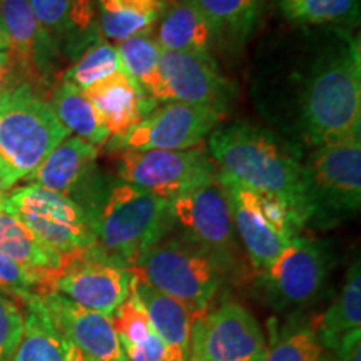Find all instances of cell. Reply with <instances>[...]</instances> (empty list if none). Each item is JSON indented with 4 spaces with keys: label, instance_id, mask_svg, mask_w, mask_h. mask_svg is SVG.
I'll return each mask as SVG.
<instances>
[{
    "label": "cell",
    "instance_id": "1",
    "mask_svg": "<svg viewBox=\"0 0 361 361\" xmlns=\"http://www.w3.org/2000/svg\"><path fill=\"white\" fill-rule=\"evenodd\" d=\"M256 107L298 151L361 135V45L351 29L298 27L259 52Z\"/></svg>",
    "mask_w": 361,
    "mask_h": 361
},
{
    "label": "cell",
    "instance_id": "2",
    "mask_svg": "<svg viewBox=\"0 0 361 361\" xmlns=\"http://www.w3.org/2000/svg\"><path fill=\"white\" fill-rule=\"evenodd\" d=\"M218 173L286 202L310 223V202L301 152L281 135L258 124L239 121L216 128L207 139Z\"/></svg>",
    "mask_w": 361,
    "mask_h": 361
},
{
    "label": "cell",
    "instance_id": "3",
    "mask_svg": "<svg viewBox=\"0 0 361 361\" xmlns=\"http://www.w3.org/2000/svg\"><path fill=\"white\" fill-rule=\"evenodd\" d=\"M89 214L97 250L129 269L174 224L169 201L121 179L101 189Z\"/></svg>",
    "mask_w": 361,
    "mask_h": 361
},
{
    "label": "cell",
    "instance_id": "4",
    "mask_svg": "<svg viewBox=\"0 0 361 361\" xmlns=\"http://www.w3.org/2000/svg\"><path fill=\"white\" fill-rule=\"evenodd\" d=\"M72 135L39 89L19 82L0 97V191H8Z\"/></svg>",
    "mask_w": 361,
    "mask_h": 361
},
{
    "label": "cell",
    "instance_id": "5",
    "mask_svg": "<svg viewBox=\"0 0 361 361\" xmlns=\"http://www.w3.org/2000/svg\"><path fill=\"white\" fill-rule=\"evenodd\" d=\"M133 271L179 301L194 322L213 310L224 278L218 264L188 238H162L144 252Z\"/></svg>",
    "mask_w": 361,
    "mask_h": 361
},
{
    "label": "cell",
    "instance_id": "6",
    "mask_svg": "<svg viewBox=\"0 0 361 361\" xmlns=\"http://www.w3.org/2000/svg\"><path fill=\"white\" fill-rule=\"evenodd\" d=\"M216 180L228 201L239 245L251 268L261 274L293 238L300 236L303 219L286 202L241 186L218 169Z\"/></svg>",
    "mask_w": 361,
    "mask_h": 361
},
{
    "label": "cell",
    "instance_id": "7",
    "mask_svg": "<svg viewBox=\"0 0 361 361\" xmlns=\"http://www.w3.org/2000/svg\"><path fill=\"white\" fill-rule=\"evenodd\" d=\"M4 213L13 216L45 246L67 259L96 246L90 214L71 197L35 184L4 196Z\"/></svg>",
    "mask_w": 361,
    "mask_h": 361
},
{
    "label": "cell",
    "instance_id": "8",
    "mask_svg": "<svg viewBox=\"0 0 361 361\" xmlns=\"http://www.w3.org/2000/svg\"><path fill=\"white\" fill-rule=\"evenodd\" d=\"M310 223L353 216L361 204V139L311 149L303 161Z\"/></svg>",
    "mask_w": 361,
    "mask_h": 361
},
{
    "label": "cell",
    "instance_id": "9",
    "mask_svg": "<svg viewBox=\"0 0 361 361\" xmlns=\"http://www.w3.org/2000/svg\"><path fill=\"white\" fill-rule=\"evenodd\" d=\"M174 224L218 264L223 276L239 278L243 271L241 245L234 231L231 211L223 189L214 180L207 186L171 201Z\"/></svg>",
    "mask_w": 361,
    "mask_h": 361
},
{
    "label": "cell",
    "instance_id": "10",
    "mask_svg": "<svg viewBox=\"0 0 361 361\" xmlns=\"http://www.w3.org/2000/svg\"><path fill=\"white\" fill-rule=\"evenodd\" d=\"M119 152V179L169 202L216 178V166L202 144L184 151Z\"/></svg>",
    "mask_w": 361,
    "mask_h": 361
},
{
    "label": "cell",
    "instance_id": "11",
    "mask_svg": "<svg viewBox=\"0 0 361 361\" xmlns=\"http://www.w3.org/2000/svg\"><path fill=\"white\" fill-rule=\"evenodd\" d=\"M224 112L183 102H162L137 126L107 144L112 151H184L200 146Z\"/></svg>",
    "mask_w": 361,
    "mask_h": 361
},
{
    "label": "cell",
    "instance_id": "12",
    "mask_svg": "<svg viewBox=\"0 0 361 361\" xmlns=\"http://www.w3.org/2000/svg\"><path fill=\"white\" fill-rule=\"evenodd\" d=\"M134 278L133 269L107 258L94 246L67 258L49 291L59 293L82 308L112 316L133 293Z\"/></svg>",
    "mask_w": 361,
    "mask_h": 361
},
{
    "label": "cell",
    "instance_id": "13",
    "mask_svg": "<svg viewBox=\"0 0 361 361\" xmlns=\"http://www.w3.org/2000/svg\"><path fill=\"white\" fill-rule=\"evenodd\" d=\"M329 273L326 246L316 239L293 238L276 259L259 274L269 303L281 311L305 308L313 303Z\"/></svg>",
    "mask_w": 361,
    "mask_h": 361
},
{
    "label": "cell",
    "instance_id": "14",
    "mask_svg": "<svg viewBox=\"0 0 361 361\" xmlns=\"http://www.w3.org/2000/svg\"><path fill=\"white\" fill-rule=\"evenodd\" d=\"M236 84L221 74L211 56L162 51L157 69L156 102H183L224 112L236 97Z\"/></svg>",
    "mask_w": 361,
    "mask_h": 361
},
{
    "label": "cell",
    "instance_id": "15",
    "mask_svg": "<svg viewBox=\"0 0 361 361\" xmlns=\"http://www.w3.org/2000/svg\"><path fill=\"white\" fill-rule=\"evenodd\" d=\"M266 336L243 305L228 301L192 324L194 361H264Z\"/></svg>",
    "mask_w": 361,
    "mask_h": 361
},
{
    "label": "cell",
    "instance_id": "16",
    "mask_svg": "<svg viewBox=\"0 0 361 361\" xmlns=\"http://www.w3.org/2000/svg\"><path fill=\"white\" fill-rule=\"evenodd\" d=\"M99 149L78 135H69L27 176L25 183L64 194L89 213L102 189L97 173Z\"/></svg>",
    "mask_w": 361,
    "mask_h": 361
},
{
    "label": "cell",
    "instance_id": "17",
    "mask_svg": "<svg viewBox=\"0 0 361 361\" xmlns=\"http://www.w3.org/2000/svg\"><path fill=\"white\" fill-rule=\"evenodd\" d=\"M0 22L11 42L20 78H24L22 80L34 87L35 84H47L61 52L39 24L29 0H0Z\"/></svg>",
    "mask_w": 361,
    "mask_h": 361
},
{
    "label": "cell",
    "instance_id": "18",
    "mask_svg": "<svg viewBox=\"0 0 361 361\" xmlns=\"http://www.w3.org/2000/svg\"><path fill=\"white\" fill-rule=\"evenodd\" d=\"M42 298L61 335L89 361H126L112 316L82 308L54 291Z\"/></svg>",
    "mask_w": 361,
    "mask_h": 361
},
{
    "label": "cell",
    "instance_id": "19",
    "mask_svg": "<svg viewBox=\"0 0 361 361\" xmlns=\"http://www.w3.org/2000/svg\"><path fill=\"white\" fill-rule=\"evenodd\" d=\"M101 116L111 137H119L137 126L156 107V101L144 92L124 71L99 80L82 90Z\"/></svg>",
    "mask_w": 361,
    "mask_h": 361
},
{
    "label": "cell",
    "instance_id": "20",
    "mask_svg": "<svg viewBox=\"0 0 361 361\" xmlns=\"http://www.w3.org/2000/svg\"><path fill=\"white\" fill-rule=\"evenodd\" d=\"M29 4L59 52L78 56L99 34L96 0H29Z\"/></svg>",
    "mask_w": 361,
    "mask_h": 361
},
{
    "label": "cell",
    "instance_id": "21",
    "mask_svg": "<svg viewBox=\"0 0 361 361\" xmlns=\"http://www.w3.org/2000/svg\"><path fill=\"white\" fill-rule=\"evenodd\" d=\"M133 291L137 295L152 328L164 343L166 361H189L191 356V335L194 319L179 301L161 293L135 274Z\"/></svg>",
    "mask_w": 361,
    "mask_h": 361
},
{
    "label": "cell",
    "instance_id": "22",
    "mask_svg": "<svg viewBox=\"0 0 361 361\" xmlns=\"http://www.w3.org/2000/svg\"><path fill=\"white\" fill-rule=\"evenodd\" d=\"M156 40L162 51L211 56L214 34L206 16L191 0H171L157 20Z\"/></svg>",
    "mask_w": 361,
    "mask_h": 361
},
{
    "label": "cell",
    "instance_id": "23",
    "mask_svg": "<svg viewBox=\"0 0 361 361\" xmlns=\"http://www.w3.org/2000/svg\"><path fill=\"white\" fill-rule=\"evenodd\" d=\"M0 252L35 274L44 284V293L51 290L54 278L66 261L45 246L19 219L7 213L0 214Z\"/></svg>",
    "mask_w": 361,
    "mask_h": 361
},
{
    "label": "cell",
    "instance_id": "24",
    "mask_svg": "<svg viewBox=\"0 0 361 361\" xmlns=\"http://www.w3.org/2000/svg\"><path fill=\"white\" fill-rule=\"evenodd\" d=\"M204 13L214 42L238 51L258 27L264 0H191Z\"/></svg>",
    "mask_w": 361,
    "mask_h": 361
},
{
    "label": "cell",
    "instance_id": "25",
    "mask_svg": "<svg viewBox=\"0 0 361 361\" xmlns=\"http://www.w3.org/2000/svg\"><path fill=\"white\" fill-rule=\"evenodd\" d=\"M126 361H166L168 351L152 328L141 301L133 291L112 314Z\"/></svg>",
    "mask_w": 361,
    "mask_h": 361
},
{
    "label": "cell",
    "instance_id": "26",
    "mask_svg": "<svg viewBox=\"0 0 361 361\" xmlns=\"http://www.w3.org/2000/svg\"><path fill=\"white\" fill-rule=\"evenodd\" d=\"M24 306V333L11 361H66V340L42 295L29 296Z\"/></svg>",
    "mask_w": 361,
    "mask_h": 361
},
{
    "label": "cell",
    "instance_id": "27",
    "mask_svg": "<svg viewBox=\"0 0 361 361\" xmlns=\"http://www.w3.org/2000/svg\"><path fill=\"white\" fill-rule=\"evenodd\" d=\"M326 353L313 323L300 313L283 323L269 319L264 361H328Z\"/></svg>",
    "mask_w": 361,
    "mask_h": 361
},
{
    "label": "cell",
    "instance_id": "28",
    "mask_svg": "<svg viewBox=\"0 0 361 361\" xmlns=\"http://www.w3.org/2000/svg\"><path fill=\"white\" fill-rule=\"evenodd\" d=\"M319 340L328 351L335 350L346 333L361 328V269L360 261L350 266L341 291L328 310L313 323Z\"/></svg>",
    "mask_w": 361,
    "mask_h": 361
},
{
    "label": "cell",
    "instance_id": "29",
    "mask_svg": "<svg viewBox=\"0 0 361 361\" xmlns=\"http://www.w3.org/2000/svg\"><path fill=\"white\" fill-rule=\"evenodd\" d=\"M276 12L295 27H343L360 24V0H273Z\"/></svg>",
    "mask_w": 361,
    "mask_h": 361
},
{
    "label": "cell",
    "instance_id": "30",
    "mask_svg": "<svg viewBox=\"0 0 361 361\" xmlns=\"http://www.w3.org/2000/svg\"><path fill=\"white\" fill-rule=\"evenodd\" d=\"M49 104L56 112L57 119L64 124L66 129H69L71 134L97 147L107 144L111 139L107 129L104 128L101 116L84 96L82 90L75 87L74 84L62 80L54 89Z\"/></svg>",
    "mask_w": 361,
    "mask_h": 361
},
{
    "label": "cell",
    "instance_id": "31",
    "mask_svg": "<svg viewBox=\"0 0 361 361\" xmlns=\"http://www.w3.org/2000/svg\"><path fill=\"white\" fill-rule=\"evenodd\" d=\"M117 71H123L116 45L97 34L78 54V59L66 71L62 80L74 84L80 90L90 87L99 80L109 78Z\"/></svg>",
    "mask_w": 361,
    "mask_h": 361
},
{
    "label": "cell",
    "instance_id": "32",
    "mask_svg": "<svg viewBox=\"0 0 361 361\" xmlns=\"http://www.w3.org/2000/svg\"><path fill=\"white\" fill-rule=\"evenodd\" d=\"M123 71L152 97L157 85L161 45L151 34L135 35L116 44Z\"/></svg>",
    "mask_w": 361,
    "mask_h": 361
},
{
    "label": "cell",
    "instance_id": "33",
    "mask_svg": "<svg viewBox=\"0 0 361 361\" xmlns=\"http://www.w3.org/2000/svg\"><path fill=\"white\" fill-rule=\"evenodd\" d=\"M0 291L12 300L24 303L29 296L42 295L44 284L35 274L29 273L0 252Z\"/></svg>",
    "mask_w": 361,
    "mask_h": 361
},
{
    "label": "cell",
    "instance_id": "34",
    "mask_svg": "<svg viewBox=\"0 0 361 361\" xmlns=\"http://www.w3.org/2000/svg\"><path fill=\"white\" fill-rule=\"evenodd\" d=\"M24 333V313L16 300L0 293V361H11Z\"/></svg>",
    "mask_w": 361,
    "mask_h": 361
},
{
    "label": "cell",
    "instance_id": "35",
    "mask_svg": "<svg viewBox=\"0 0 361 361\" xmlns=\"http://www.w3.org/2000/svg\"><path fill=\"white\" fill-rule=\"evenodd\" d=\"M331 353L333 361H361V328L346 333Z\"/></svg>",
    "mask_w": 361,
    "mask_h": 361
},
{
    "label": "cell",
    "instance_id": "36",
    "mask_svg": "<svg viewBox=\"0 0 361 361\" xmlns=\"http://www.w3.org/2000/svg\"><path fill=\"white\" fill-rule=\"evenodd\" d=\"M19 82H24V80L20 78L16 57L11 51H0V97Z\"/></svg>",
    "mask_w": 361,
    "mask_h": 361
},
{
    "label": "cell",
    "instance_id": "37",
    "mask_svg": "<svg viewBox=\"0 0 361 361\" xmlns=\"http://www.w3.org/2000/svg\"><path fill=\"white\" fill-rule=\"evenodd\" d=\"M116 2L124 8H129V11L154 17V19L159 20L161 13L164 12L171 0H116Z\"/></svg>",
    "mask_w": 361,
    "mask_h": 361
},
{
    "label": "cell",
    "instance_id": "38",
    "mask_svg": "<svg viewBox=\"0 0 361 361\" xmlns=\"http://www.w3.org/2000/svg\"><path fill=\"white\" fill-rule=\"evenodd\" d=\"M66 361H89V360L85 358L84 353L78 348V346H74L72 343L66 340Z\"/></svg>",
    "mask_w": 361,
    "mask_h": 361
},
{
    "label": "cell",
    "instance_id": "39",
    "mask_svg": "<svg viewBox=\"0 0 361 361\" xmlns=\"http://www.w3.org/2000/svg\"><path fill=\"white\" fill-rule=\"evenodd\" d=\"M0 51H11V42H8V37L2 22H0Z\"/></svg>",
    "mask_w": 361,
    "mask_h": 361
},
{
    "label": "cell",
    "instance_id": "40",
    "mask_svg": "<svg viewBox=\"0 0 361 361\" xmlns=\"http://www.w3.org/2000/svg\"><path fill=\"white\" fill-rule=\"evenodd\" d=\"M4 213V194L0 191V214Z\"/></svg>",
    "mask_w": 361,
    "mask_h": 361
},
{
    "label": "cell",
    "instance_id": "41",
    "mask_svg": "<svg viewBox=\"0 0 361 361\" xmlns=\"http://www.w3.org/2000/svg\"><path fill=\"white\" fill-rule=\"evenodd\" d=\"M189 361H194V360H189Z\"/></svg>",
    "mask_w": 361,
    "mask_h": 361
}]
</instances>
